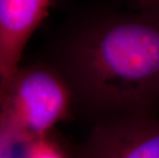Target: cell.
<instances>
[{"mask_svg": "<svg viewBox=\"0 0 159 158\" xmlns=\"http://www.w3.org/2000/svg\"><path fill=\"white\" fill-rule=\"evenodd\" d=\"M61 50L59 69L91 125L159 115V11L93 12Z\"/></svg>", "mask_w": 159, "mask_h": 158, "instance_id": "6da1fadb", "label": "cell"}, {"mask_svg": "<svg viewBox=\"0 0 159 158\" xmlns=\"http://www.w3.org/2000/svg\"><path fill=\"white\" fill-rule=\"evenodd\" d=\"M75 106L69 81L59 68H20L0 90V148L48 137Z\"/></svg>", "mask_w": 159, "mask_h": 158, "instance_id": "7a4b0ae2", "label": "cell"}, {"mask_svg": "<svg viewBox=\"0 0 159 158\" xmlns=\"http://www.w3.org/2000/svg\"><path fill=\"white\" fill-rule=\"evenodd\" d=\"M77 158H159V115L93 124Z\"/></svg>", "mask_w": 159, "mask_h": 158, "instance_id": "3957f363", "label": "cell"}, {"mask_svg": "<svg viewBox=\"0 0 159 158\" xmlns=\"http://www.w3.org/2000/svg\"><path fill=\"white\" fill-rule=\"evenodd\" d=\"M52 0H0L3 84L19 69L22 53L48 11Z\"/></svg>", "mask_w": 159, "mask_h": 158, "instance_id": "277c9868", "label": "cell"}, {"mask_svg": "<svg viewBox=\"0 0 159 158\" xmlns=\"http://www.w3.org/2000/svg\"><path fill=\"white\" fill-rule=\"evenodd\" d=\"M24 158H67L63 151L48 137L27 144Z\"/></svg>", "mask_w": 159, "mask_h": 158, "instance_id": "5b68a950", "label": "cell"}, {"mask_svg": "<svg viewBox=\"0 0 159 158\" xmlns=\"http://www.w3.org/2000/svg\"><path fill=\"white\" fill-rule=\"evenodd\" d=\"M140 9L159 11V0H136Z\"/></svg>", "mask_w": 159, "mask_h": 158, "instance_id": "8992f818", "label": "cell"}, {"mask_svg": "<svg viewBox=\"0 0 159 158\" xmlns=\"http://www.w3.org/2000/svg\"><path fill=\"white\" fill-rule=\"evenodd\" d=\"M3 84V78H2V71H1V38H0V89H1Z\"/></svg>", "mask_w": 159, "mask_h": 158, "instance_id": "52a82bcc", "label": "cell"}]
</instances>
